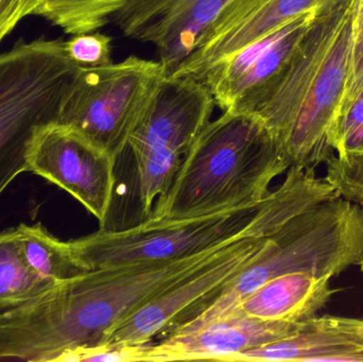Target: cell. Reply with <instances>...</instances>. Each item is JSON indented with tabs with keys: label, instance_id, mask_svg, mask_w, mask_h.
Returning a JSON list of instances; mask_svg holds the SVG:
<instances>
[{
	"label": "cell",
	"instance_id": "cell-1",
	"mask_svg": "<svg viewBox=\"0 0 363 362\" xmlns=\"http://www.w3.org/2000/svg\"><path fill=\"white\" fill-rule=\"evenodd\" d=\"M243 238V237H240ZM236 239L182 259L91 270L0 315V361L72 362L125 317L219 257Z\"/></svg>",
	"mask_w": 363,
	"mask_h": 362
},
{
	"label": "cell",
	"instance_id": "cell-2",
	"mask_svg": "<svg viewBox=\"0 0 363 362\" xmlns=\"http://www.w3.org/2000/svg\"><path fill=\"white\" fill-rule=\"evenodd\" d=\"M315 168L291 165L284 182L262 201L178 220H147L125 229H100L68 240L83 272L138 261L182 259L249 236H271L296 215L339 197Z\"/></svg>",
	"mask_w": 363,
	"mask_h": 362
},
{
	"label": "cell",
	"instance_id": "cell-3",
	"mask_svg": "<svg viewBox=\"0 0 363 362\" xmlns=\"http://www.w3.org/2000/svg\"><path fill=\"white\" fill-rule=\"evenodd\" d=\"M353 2L319 15L289 67L255 116L291 165L317 167L330 157V125L347 91L353 49Z\"/></svg>",
	"mask_w": 363,
	"mask_h": 362
},
{
	"label": "cell",
	"instance_id": "cell-4",
	"mask_svg": "<svg viewBox=\"0 0 363 362\" xmlns=\"http://www.w3.org/2000/svg\"><path fill=\"white\" fill-rule=\"evenodd\" d=\"M289 159L253 114L223 112L182 157L151 220L196 218L262 201Z\"/></svg>",
	"mask_w": 363,
	"mask_h": 362
},
{
	"label": "cell",
	"instance_id": "cell-5",
	"mask_svg": "<svg viewBox=\"0 0 363 362\" xmlns=\"http://www.w3.org/2000/svg\"><path fill=\"white\" fill-rule=\"evenodd\" d=\"M362 259V206L343 197L326 200L269 236L247 267L180 315L161 337L230 316L245 297L272 278L294 272L332 278L359 266Z\"/></svg>",
	"mask_w": 363,
	"mask_h": 362
},
{
	"label": "cell",
	"instance_id": "cell-6",
	"mask_svg": "<svg viewBox=\"0 0 363 362\" xmlns=\"http://www.w3.org/2000/svg\"><path fill=\"white\" fill-rule=\"evenodd\" d=\"M81 66L64 40H19L0 55V196L28 172L30 142L38 128L57 121Z\"/></svg>",
	"mask_w": 363,
	"mask_h": 362
},
{
	"label": "cell",
	"instance_id": "cell-7",
	"mask_svg": "<svg viewBox=\"0 0 363 362\" xmlns=\"http://www.w3.org/2000/svg\"><path fill=\"white\" fill-rule=\"evenodd\" d=\"M167 77L161 62L135 55L98 67L81 66L57 121L78 130L118 161Z\"/></svg>",
	"mask_w": 363,
	"mask_h": 362
},
{
	"label": "cell",
	"instance_id": "cell-8",
	"mask_svg": "<svg viewBox=\"0 0 363 362\" xmlns=\"http://www.w3.org/2000/svg\"><path fill=\"white\" fill-rule=\"evenodd\" d=\"M326 10L304 13L213 64L199 81L209 89L216 106L223 112L255 114Z\"/></svg>",
	"mask_w": 363,
	"mask_h": 362
},
{
	"label": "cell",
	"instance_id": "cell-9",
	"mask_svg": "<svg viewBox=\"0 0 363 362\" xmlns=\"http://www.w3.org/2000/svg\"><path fill=\"white\" fill-rule=\"evenodd\" d=\"M117 159L74 128L53 121L36 130L28 149V172L78 200L106 227L114 202Z\"/></svg>",
	"mask_w": 363,
	"mask_h": 362
},
{
	"label": "cell",
	"instance_id": "cell-10",
	"mask_svg": "<svg viewBox=\"0 0 363 362\" xmlns=\"http://www.w3.org/2000/svg\"><path fill=\"white\" fill-rule=\"evenodd\" d=\"M268 237L239 238L219 257L181 278L125 317L100 346L146 344L160 337L180 315L247 267Z\"/></svg>",
	"mask_w": 363,
	"mask_h": 362
},
{
	"label": "cell",
	"instance_id": "cell-11",
	"mask_svg": "<svg viewBox=\"0 0 363 362\" xmlns=\"http://www.w3.org/2000/svg\"><path fill=\"white\" fill-rule=\"evenodd\" d=\"M342 0H237L211 26L196 48L168 77H201L223 57L304 13Z\"/></svg>",
	"mask_w": 363,
	"mask_h": 362
},
{
	"label": "cell",
	"instance_id": "cell-12",
	"mask_svg": "<svg viewBox=\"0 0 363 362\" xmlns=\"http://www.w3.org/2000/svg\"><path fill=\"white\" fill-rule=\"evenodd\" d=\"M300 323L270 322L235 312L200 329L151 341L144 362L230 361L232 357L294 335Z\"/></svg>",
	"mask_w": 363,
	"mask_h": 362
},
{
	"label": "cell",
	"instance_id": "cell-13",
	"mask_svg": "<svg viewBox=\"0 0 363 362\" xmlns=\"http://www.w3.org/2000/svg\"><path fill=\"white\" fill-rule=\"evenodd\" d=\"M215 106L204 83L192 77H167L128 148L170 149L183 157L211 121Z\"/></svg>",
	"mask_w": 363,
	"mask_h": 362
},
{
	"label": "cell",
	"instance_id": "cell-14",
	"mask_svg": "<svg viewBox=\"0 0 363 362\" xmlns=\"http://www.w3.org/2000/svg\"><path fill=\"white\" fill-rule=\"evenodd\" d=\"M233 361L363 362V319L315 316L294 335L245 351Z\"/></svg>",
	"mask_w": 363,
	"mask_h": 362
},
{
	"label": "cell",
	"instance_id": "cell-15",
	"mask_svg": "<svg viewBox=\"0 0 363 362\" xmlns=\"http://www.w3.org/2000/svg\"><path fill=\"white\" fill-rule=\"evenodd\" d=\"M335 293L328 276L294 272L258 287L233 314L241 312L270 322L300 323L317 316Z\"/></svg>",
	"mask_w": 363,
	"mask_h": 362
},
{
	"label": "cell",
	"instance_id": "cell-16",
	"mask_svg": "<svg viewBox=\"0 0 363 362\" xmlns=\"http://www.w3.org/2000/svg\"><path fill=\"white\" fill-rule=\"evenodd\" d=\"M235 1L237 0H181L140 42L155 45L159 61L169 76Z\"/></svg>",
	"mask_w": 363,
	"mask_h": 362
},
{
	"label": "cell",
	"instance_id": "cell-17",
	"mask_svg": "<svg viewBox=\"0 0 363 362\" xmlns=\"http://www.w3.org/2000/svg\"><path fill=\"white\" fill-rule=\"evenodd\" d=\"M325 180L341 197L362 204L363 196V86L341 106L330 125Z\"/></svg>",
	"mask_w": 363,
	"mask_h": 362
},
{
	"label": "cell",
	"instance_id": "cell-18",
	"mask_svg": "<svg viewBox=\"0 0 363 362\" xmlns=\"http://www.w3.org/2000/svg\"><path fill=\"white\" fill-rule=\"evenodd\" d=\"M55 284L28 267L17 227L0 232V315L27 303Z\"/></svg>",
	"mask_w": 363,
	"mask_h": 362
},
{
	"label": "cell",
	"instance_id": "cell-19",
	"mask_svg": "<svg viewBox=\"0 0 363 362\" xmlns=\"http://www.w3.org/2000/svg\"><path fill=\"white\" fill-rule=\"evenodd\" d=\"M17 229L21 254L34 273L52 282L85 273L72 259L67 242L55 237L42 223H23Z\"/></svg>",
	"mask_w": 363,
	"mask_h": 362
},
{
	"label": "cell",
	"instance_id": "cell-20",
	"mask_svg": "<svg viewBox=\"0 0 363 362\" xmlns=\"http://www.w3.org/2000/svg\"><path fill=\"white\" fill-rule=\"evenodd\" d=\"M129 0H44L38 16L66 34L97 31Z\"/></svg>",
	"mask_w": 363,
	"mask_h": 362
},
{
	"label": "cell",
	"instance_id": "cell-21",
	"mask_svg": "<svg viewBox=\"0 0 363 362\" xmlns=\"http://www.w3.org/2000/svg\"><path fill=\"white\" fill-rule=\"evenodd\" d=\"M134 157L135 189L146 220L153 203L167 189L180 165L182 155L170 149L149 148L131 151Z\"/></svg>",
	"mask_w": 363,
	"mask_h": 362
},
{
	"label": "cell",
	"instance_id": "cell-22",
	"mask_svg": "<svg viewBox=\"0 0 363 362\" xmlns=\"http://www.w3.org/2000/svg\"><path fill=\"white\" fill-rule=\"evenodd\" d=\"M181 0H129L113 15L111 21L123 35L140 40L157 21L165 17Z\"/></svg>",
	"mask_w": 363,
	"mask_h": 362
},
{
	"label": "cell",
	"instance_id": "cell-23",
	"mask_svg": "<svg viewBox=\"0 0 363 362\" xmlns=\"http://www.w3.org/2000/svg\"><path fill=\"white\" fill-rule=\"evenodd\" d=\"M113 38L100 32L72 35L64 40L66 53L74 63L84 67H98L112 63Z\"/></svg>",
	"mask_w": 363,
	"mask_h": 362
},
{
	"label": "cell",
	"instance_id": "cell-24",
	"mask_svg": "<svg viewBox=\"0 0 363 362\" xmlns=\"http://www.w3.org/2000/svg\"><path fill=\"white\" fill-rule=\"evenodd\" d=\"M363 86V0L353 2V49L347 91L341 106L347 103ZM341 108V106H340Z\"/></svg>",
	"mask_w": 363,
	"mask_h": 362
},
{
	"label": "cell",
	"instance_id": "cell-25",
	"mask_svg": "<svg viewBox=\"0 0 363 362\" xmlns=\"http://www.w3.org/2000/svg\"><path fill=\"white\" fill-rule=\"evenodd\" d=\"M149 344L135 346H99L79 353L74 357L72 362H144Z\"/></svg>",
	"mask_w": 363,
	"mask_h": 362
},
{
	"label": "cell",
	"instance_id": "cell-26",
	"mask_svg": "<svg viewBox=\"0 0 363 362\" xmlns=\"http://www.w3.org/2000/svg\"><path fill=\"white\" fill-rule=\"evenodd\" d=\"M44 0H0V44L26 17L38 16Z\"/></svg>",
	"mask_w": 363,
	"mask_h": 362
},
{
	"label": "cell",
	"instance_id": "cell-27",
	"mask_svg": "<svg viewBox=\"0 0 363 362\" xmlns=\"http://www.w3.org/2000/svg\"><path fill=\"white\" fill-rule=\"evenodd\" d=\"M362 204H363V196H362ZM359 267H360V269H362V272L363 273V259H362V263H360Z\"/></svg>",
	"mask_w": 363,
	"mask_h": 362
}]
</instances>
